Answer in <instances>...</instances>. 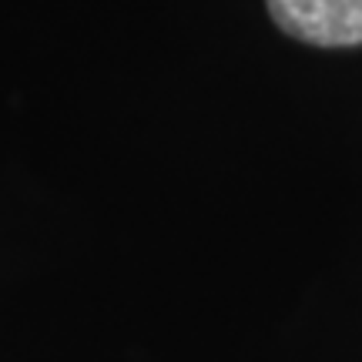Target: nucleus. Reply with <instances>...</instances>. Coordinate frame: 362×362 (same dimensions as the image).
Masks as SVG:
<instances>
[{
  "mask_svg": "<svg viewBox=\"0 0 362 362\" xmlns=\"http://www.w3.org/2000/svg\"><path fill=\"white\" fill-rule=\"evenodd\" d=\"M269 11L285 34L305 44H362V0H269Z\"/></svg>",
  "mask_w": 362,
  "mask_h": 362,
  "instance_id": "f257e3e1",
  "label": "nucleus"
}]
</instances>
